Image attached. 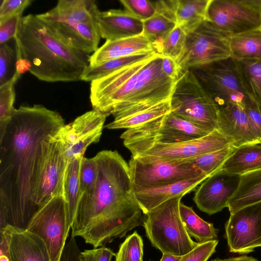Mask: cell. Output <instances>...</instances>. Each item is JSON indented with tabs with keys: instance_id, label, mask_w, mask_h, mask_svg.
Masks as SVG:
<instances>
[{
	"instance_id": "1",
	"label": "cell",
	"mask_w": 261,
	"mask_h": 261,
	"mask_svg": "<svg viewBox=\"0 0 261 261\" xmlns=\"http://www.w3.org/2000/svg\"><path fill=\"white\" fill-rule=\"evenodd\" d=\"M64 123L41 105L15 109L0 133V221L25 229L38 210L34 194L51 138Z\"/></svg>"
},
{
	"instance_id": "2",
	"label": "cell",
	"mask_w": 261,
	"mask_h": 261,
	"mask_svg": "<svg viewBox=\"0 0 261 261\" xmlns=\"http://www.w3.org/2000/svg\"><path fill=\"white\" fill-rule=\"evenodd\" d=\"M98 175L93 189L80 198L71 236L80 237L94 248L125 237L143 226L144 214L133 187L128 163L116 150L94 156Z\"/></svg>"
},
{
	"instance_id": "3",
	"label": "cell",
	"mask_w": 261,
	"mask_h": 261,
	"mask_svg": "<svg viewBox=\"0 0 261 261\" xmlns=\"http://www.w3.org/2000/svg\"><path fill=\"white\" fill-rule=\"evenodd\" d=\"M14 39L16 59H22L28 71L39 80L81 81L89 65L90 55L62 42L37 15L22 16Z\"/></svg>"
},
{
	"instance_id": "4",
	"label": "cell",
	"mask_w": 261,
	"mask_h": 261,
	"mask_svg": "<svg viewBox=\"0 0 261 261\" xmlns=\"http://www.w3.org/2000/svg\"><path fill=\"white\" fill-rule=\"evenodd\" d=\"M100 11L93 0H59L37 16L67 45L90 55L99 48Z\"/></svg>"
},
{
	"instance_id": "5",
	"label": "cell",
	"mask_w": 261,
	"mask_h": 261,
	"mask_svg": "<svg viewBox=\"0 0 261 261\" xmlns=\"http://www.w3.org/2000/svg\"><path fill=\"white\" fill-rule=\"evenodd\" d=\"M182 196L162 203L144 215L143 227L152 246L163 253L181 256L199 244L191 239L181 220Z\"/></svg>"
},
{
	"instance_id": "6",
	"label": "cell",
	"mask_w": 261,
	"mask_h": 261,
	"mask_svg": "<svg viewBox=\"0 0 261 261\" xmlns=\"http://www.w3.org/2000/svg\"><path fill=\"white\" fill-rule=\"evenodd\" d=\"M163 56L158 53L140 70L129 96L116 106L114 119L129 116L170 100L177 80L167 76L162 69Z\"/></svg>"
},
{
	"instance_id": "7",
	"label": "cell",
	"mask_w": 261,
	"mask_h": 261,
	"mask_svg": "<svg viewBox=\"0 0 261 261\" xmlns=\"http://www.w3.org/2000/svg\"><path fill=\"white\" fill-rule=\"evenodd\" d=\"M170 106L173 114L210 132L217 129L219 108L192 70L180 73Z\"/></svg>"
},
{
	"instance_id": "8",
	"label": "cell",
	"mask_w": 261,
	"mask_h": 261,
	"mask_svg": "<svg viewBox=\"0 0 261 261\" xmlns=\"http://www.w3.org/2000/svg\"><path fill=\"white\" fill-rule=\"evenodd\" d=\"M231 36L207 20L187 34L182 53L176 61L180 73L230 57Z\"/></svg>"
},
{
	"instance_id": "9",
	"label": "cell",
	"mask_w": 261,
	"mask_h": 261,
	"mask_svg": "<svg viewBox=\"0 0 261 261\" xmlns=\"http://www.w3.org/2000/svg\"><path fill=\"white\" fill-rule=\"evenodd\" d=\"M128 164L134 192L207 177L193 164L184 160L164 161L150 156H132Z\"/></svg>"
},
{
	"instance_id": "10",
	"label": "cell",
	"mask_w": 261,
	"mask_h": 261,
	"mask_svg": "<svg viewBox=\"0 0 261 261\" xmlns=\"http://www.w3.org/2000/svg\"><path fill=\"white\" fill-rule=\"evenodd\" d=\"M211 133L170 112L141 125L126 129L120 138L123 143L170 144L195 140Z\"/></svg>"
},
{
	"instance_id": "11",
	"label": "cell",
	"mask_w": 261,
	"mask_h": 261,
	"mask_svg": "<svg viewBox=\"0 0 261 261\" xmlns=\"http://www.w3.org/2000/svg\"><path fill=\"white\" fill-rule=\"evenodd\" d=\"M192 70L219 108L231 103L243 107L250 97L241 83L236 61L231 57Z\"/></svg>"
},
{
	"instance_id": "12",
	"label": "cell",
	"mask_w": 261,
	"mask_h": 261,
	"mask_svg": "<svg viewBox=\"0 0 261 261\" xmlns=\"http://www.w3.org/2000/svg\"><path fill=\"white\" fill-rule=\"evenodd\" d=\"M70 229L63 196H56L39 208L25 228L43 240L50 261L60 260Z\"/></svg>"
},
{
	"instance_id": "13",
	"label": "cell",
	"mask_w": 261,
	"mask_h": 261,
	"mask_svg": "<svg viewBox=\"0 0 261 261\" xmlns=\"http://www.w3.org/2000/svg\"><path fill=\"white\" fill-rule=\"evenodd\" d=\"M206 20L232 36L261 28V0H210Z\"/></svg>"
},
{
	"instance_id": "14",
	"label": "cell",
	"mask_w": 261,
	"mask_h": 261,
	"mask_svg": "<svg viewBox=\"0 0 261 261\" xmlns=\"http://www.w3.org/2000/svg\"><path fill=\"white\" fill-rule=\"evenodd\" d=\"M133 156H150L164 161L179 160L194 158L216 151L231 144L218 129L195 140L182 142L123 143Z\"/></svg>"
},
{
	"instance_id": "15",
	"label": "cell",
	"mask_w": 261,
	"mask_h": 261,
	"mask_svg": "<svg viewBox=\"0 0 261 261\" xmlns=\"http://www.w3.org/2000/svg\"><path fill=\"white\" fill-rule=\"evenodd\" d=\"M153 56L91 82L90 99L93 109L107 117L111 115L131 93L140 70Z\"/></svg>"
},
{
	"instance_id": "16",
	"label": "cell",
	"mask_w": 261,
	"mask_h": 261,
	"mask_svg": "<svg viewBox=\"0 0 261 261\" xmlns=\"http://www.w3.org/2000/svg\"><path fill=\"white\" fill-rule=\"evenodd\" d=\"M106 117L100 111L93 109L60 128L53 138L62 143L68 161L84 156L90 145L99 141Z\"/></svg>"
},
{
	"instance_id": "17",
	"label": "cell",
	"mask_w": 261,
	"mask_h": 261,
	"mask_svg": "<svg viewBox=\"0 0 261 261\" xmlns=\"http://www.w3.org/2000/svg\"><path fill=\"white\" fill-rule=\"evenodd\" d=\"M225 230L230 252L247 254L261 247V202L230 214Z\"/></svg>"
},
{
	"instance_id": "18",
	"label": "cell",
	"mask_w": 261,
	"mask_h": 261,
	"mask_svg": "<svg viewBox=\"0 0 261 261\" xmlns=\"http://www.w3.org/2000/svg\"><path fill=\"white\" fill-rule=\"evenodd\" d=\"M68 162L62 143L53 136L39 171L35 191L34 203L38 210L53 198L64 196Z\"/></svg>"
},
{
	"instance_id": "19",
	"label": "cell",
	"mask_w": 261,
	"mask_h": 261,
	"mask_svg": "<svg viewBox=\"0 0 261 261\" xmlns=\"http://www.w3.org/2000/svg\"><path fill=\"white\" fill-rule=\"evenodd\" d=\"M241 175L220 170L205 179L195 192L197 207L209 215L221 211L238 188Z\"/></svg>"
},
{
	"instance_id": "20",
	"label": "cell",
	"mask_w": 261,
	"mask_h": 261,
	"mask_svg": "<svg viewBox=\"0 0 261 261\" xmlns=\"http://www.w3.org/2000/svg\"><path fill=\"white\" fill-rule=\"evenodd\" d=\"M217 129L236 147L261 144L250 126L244 108L238 103L219 108Z\"/></svg>"
},
{
	"instance_id": "21",
	"label": "cell",
	"mask_w": 261,
	"mask_h": 261,
	"mask_svg": "<svg viewBox=\"0 0 261 261\" xmlns=\"http://www.w3.org/2000/svg\"><path fill=\"white\" fill-rule=\"evenodd\" d=\"M98 25L101 38L115 40L143 34V21L125 10L111 9L100 11Z\"/></svg>"
},
{
	"instance_id": "22",
	"label": "cell",
	"mask_w": 261,
	"mask_h": 261,
	"mask_svg": "<svg viewBox=\"0 0 261 261\" xmlns=\"http://www.w3.org/2000/svg\"><path fill=\"white\" fill-rule=\"evenodd\" d=\"M156 53L151 43L141 35L115 40H108L90 55L89 65L135 55Z\"/></svg>"
},
{
	"instance_id": "23",
	"label": "cell",
	"mask_w": 261,
	"mask_h": 261,
	"mask_svg": "<svg viewBox=\"0 0 261 261\" xmlns=\"http://www.w3.org/2000/svg\"><path fill=\"white\" fill-rule=\"evenodd\" d=\"M175 1H154L155 14L143 21V34L151 43L158 54L164 40L177 26L175 15Z\"/></svg>"
},
{
	"instance_id": "24",
	"label": "cell",
	"mask_w": 261,
	"mask_h": 261,
	"mask_svg": "<svg viewBox=\"0 0 261 261\" xmlns=\"http://www.w3.org/2000/svg\"><path fill=\"white\" fill-rule=\"evenodd\" d=\"M10 251L12 261H50L47 247L41 238L13 225Z\"/></svg>"
},
{
	"instance_id": "25",
	"label": "cell",
	"mask_w": 261,
	"mask_h": 261,
	"mask_svg": "<svg viewBox=\"0 0 261 261\" xmlns=\"http://www.w3.org/2000/svg\"><path fill=\"white\" fill-rule=\"evenodd\" d=\"M208 177L191 178L163 187L135 192L144 215L154 207L174 197L184 196L193 191Z\"/></svg>"
},
{
	"instance_id": "26",
	"label": "cell",
	"mask_w": 261,
	"mask_h": 261,
	"mask_svg": "<svg viewBox=\"0 0 261 261\" xmlns=\"http://www.w3.org/2000/svg\"><path fill=\"white\" fill-rule=\"evenodd\" d=\"M261 202V168L241 175L237 190L227 203L230 214Z\"/></svg>"
},
{
	"instance_id": "27",
	"label": "cell",
	"mask_w": 261,
	"mask_h": 261,
	"mask_svg": "<svg viewBox=\"0 0 261 261\" xmlns=\"http://www.w3.org/2000/svg\"><path fill=\"white\" fill-rule=\"evenodd\" d=\"M261 168V144H248L237 147L221 170L242 175Z\"/></svg>"
},
{
	"instance_id": "28",
	"label": "cell",
	"mask_w": 261,
	"mask_h": 261,
	"mask_svg": "<svg viewBox=\"0 0 261 261\" xmlns=\"http://www.w3.org/2000/svg\"><path fill=\"white\" fill-rule=\"evenodd\" d=\"M210 0H176L175 15L177 26L187 34L206 19Z\"/></svg>"
},
{
	"instance_id": "29",
	"label": "cell",
	"mask_w": 261,
	"mask_h": 261,
	"mask_svg": "<svg viewBox=\"0 0 261 261\" xmlns=\"http://www.w3.org/2000/svg\"><path fill=\"white\" fill-rule=\"evenodd\" d=\"M179 212L185 229L191 238H194L199 243L217 240L219 229L213 223L198 216L192 207L180 202Z\"/></svg>"
},
{
	"instance_id": "30",
	"label": "cell",
	"mask_w": 261,
	"mask_h": 261,
	"mask_svg": "<svg viewBox=\"0 0 261 261\" xmlns=\"http://www.w3.org/2000/svg\"><path fill=\"white\" fill-rule=\"evenodd\" d=\"M230 57L235 60L261 59V28L231 36Z\"/></svg>"
},
{
	"instance_id": "31",
	"label": "cell",
	"mask_w": 261,
	"mask_h": 261,
	"mask_svg": "<svg viewBox=\"0 0 261 261\" xmlns=\"http://www.w3.org/2000/svg\"><path fill=\"white\" fill-rule=\"evenodd\" d=\"M84 156H78L68 161L64 182V196L67 202L69 226H71L76 212L80 193V170Z\"/></svg>"
},
{
	"instance_id": "32",
	"label": "cell",
	"mask_w": 261,
	"mask_h": 261,
	"mask_svg": "<svg viewBox=\"0 0 261 261\" xmlns=\"http://www.w3.org/2000/svg\"><path fill=\"white\" fill-rule=\"evenodd\" d=\"M235 61L245 92L248 96L261 106V59Z\"/></svg>"
},
{
	"instance_id": "33",
	"label": "cell",
	"mask_w": 261,
	"mask_h": 261,
	"mask_svg": "<svg viewBox=\"0 0 261 261\" xmlns=\"http://www.w3.org/2000/svg\"><path fill=\"white\" fill-rule=\"evenodd\" d=\"M156 53L135 55L111 60L95 66L89 65L84 72L81 81L91 82L101 79L128 65L148 59Z\"/></svg>"
},
{
	"instance_id": "34",
	"label": "cell",
	"mask_w": 261,
	"mask_h": 261,
	"mask_svg": "<svg viewBox=\"0 0 261 261\" xmlns=\"http://www.w3.org/2000/svg\"><path fill=\"white\" fill-rule=\"evenodd\" d=\"M171 112L170 100L129 116L114 119L104 126L108 129H130L146 123Z\"/></svg>"
},
{
	"instance_id": "35",
	"label": "cell",
	"mask_w": 261,
	"mask_h": 261,
	"mask_svg": "<svg viewBox=\"0 0 261 261\" xmlns=\"http://www.w3.org/2000/svg\"><path fill=\"white\" fill-rule=\"evenodd\" d=\"M236 148L230 144L216 151L182 160L193 164L208 177L221 169L225 162Z\"/></svg>"
},
{
	"instance_id": "36",
	"label": "cell",
	"mask_w": 261,
	"mask_h": 261,
	"mask_svg": "<svg viewBox=\"0 0 261 261\" xmlns=\"http://www.w3.org/2000/svg\"><path fill=\"white\" fill-rule=\"evenodd\" d=\"M21 74L15 71L14 75L0 86V133H3L15 109L14 85Z\"/></svg>"
},
{
	"instance_id": "37",
	"label": "cell",
	"mask_w": 261,
	"mask_h": 261,
	"mask_svg": "<svg viewBox=\"0 0 261 261\" xmlns=\"http://www.w3.org/2000/svg\"><path fill=\"white\" fill-rule=\"evenodd\" d=\"M143 242L135 231L120 245L115 255V261H142Z\"/></svg>"
},
{
	"instance_id": "38",
	"label": "cell",
	"mask_w": 261,
	"mask_h": 261,
	"mask_svg": "<svg viewBox=\"0 0 261 261\" xmlns=\"http://www.w3.org/2000/svg\"><path fill=\"white\" fill-rule=\"evenodd\" d=\"M186 36L185 31L176 26L164 40L158 54L176 61L182 53Z\"/></svg>"
},
{
	"instance_id": "39",
	"label": "cell",
	"mask_w": 261,
	"mask_h": 261,
	"mask_svg": "<svg viewBox=\"0 0 261 261\" xmlns=\"http://www.w3.org/2000/svg\"><path fill=\"white\" fill-rule=\"evenodd\" d=\"M97 175L98 167L95 157L87 158L83 156L79 176L80 198L84 193L93 189L96 184Z\"/></svg>"
},
{
	"instance_id": "40",
	"label": "cell",
	"mask_w": 261,
	"mask_h": 261,
	"mask_svg": "<svg viewBox=\"0 0 261 261\" xmlns=\"http://www.w3.org/2000/svg\"><path fill=\"white\" fill-rule=\"evenodd\" d=\"M120 2L125 11L142 21L152 17L156 12L154 2L146 0H120Z\"/></svg>"
},
{
	"instance_id": "41",
	"label": "cell",
	"mask_w": 261,
	"mask_h": 261,
	"mask_svg": "<svg viewBox=\"0 0 261 261\" xmlns=\"http://www.w3.org/2000/svg\"><path fill=\"white\" fill-rule=\"evenodd\" d=\"M217 240L199 243L191 252L181 256L179 261H207L215 252Z\"/></svg>"
},
{
	"instance_id": "42",
	"label": "cell",
	"mask_w": 261,
	"mask_h": 261,
	"mask_svg": "<svg viewBox=\"0 0 261 261\" xmlns=\"http://www.w3.org/2000/svg\"><path fill=\"white\" fill-rule=\"evenodd\" d=\"M32 0H1L0 22L14 16L22 14Z\"/></svg>"
},
{
	"instance_id": "43",
	"label": "cell",
	"mask_w": 261,
	"mask_h": 261,
	"mask_svg": "<svg viewBox=\"0 0 261 261\" xmlns=\"http://www.w3.org/2000/svg\"><path fill=\"white\" fill-rule=\"evenodd\" d=\"M243 108L252 130L261 142V106L249 97Z\"/></svg>"
},
{
	"instance_id": "44",
	"label": "cell",
	"mask_w": 261,
	"mask_h": 261,
	"mask_svg": "<svg viewBox=\"0 0 261 261\" xmlns=\"http://www.w3.org/2000/svg\"><path fill=\"white\" fill-rule=\"evenodd\" d=\"M16 54L7 43L0 44V86L5 84L11 77L10 68Z\"/></svg>"
},
{
	"instance_id": "45",
	"label": "cell",
	"mask_w": 261,
	"mask_h": 261,
	"mask_svg": "<svg viewBox=\"0 0 261 261\" xmlns=\"http://www.w3.org/2000/svg\"><path fill=\"white\" fill-rule=\"evenodd\" d=\"M22 17L19 14L0 22V44L15 38Z\"/></svg>"
},
{
	"instance_id": "46",
	"label": "cell",
	"mask_w": 261,
	"mask_h": 261,
	"mask_svg": "<svg viewBox=\"0 0 261 261\" xmlns=\"http://www.w3.org/2000/svg\"><path fill=\"white\" fill-rule=\"evenodd\" d=\"M116 254L105 246L85 250L80 253V261H111Z\"/></svg>"
},
{
	"instance_id": "47",
	"label": "cell",
	"mask_w": 261,
	"mask_h": 261,
	"mask_svg": "<svg viewBox=\"0 0 261 261\" xmlns=\"http://www.w3.org/2000/svg\"><path fill=\"white\" fill-rule=\"evenodd\" d=\"M12 225L8 224L0 229V261H12L10 251V242Z\"/></svg>"
},
{
	"instance_id": "48",
	"label": "cell",
	"mask_w": 261,
	"mask_h": 261,
	"mask_svg": "<svg viewBox=\"0 0 261 261\" xmlns=\"http://www.w3.org/2000/svg\"><path fill=\"white\" fill-rule=\"evenodd\" d=\"M80 252L75 237L71 236L65 246L60 261H80Z\"/></svg>"
},
{
	"instance_id": "49",
	"label": "cell",
	"mask_w": 261,
	"mask_h": 261,
	"mask_svg": "<svg viewBox=\"0 0 261 261\" xmlns=\"http://www.w3.org/2000/svg\"><path fill=\"white\" fill-rule=\"evenodd\" d=\"M162 69L163 72L170 78L177 80L180 75L176 62L174 59L163 56Z\"/></svg>"
},
{
	"instance_id": "50",
	"label": "cell",
	"mask_w": 261,
	"mask_h": 261,
	"mask_svg": "<svg viewBox=\"0 0 261 261\" xmlns=\"http://www.w3.org/2000/svg\"><path fill=\"white\" fill-rule=\"evenodd\" d=\"M212 261H258L256 258L252 256L247 255H242L238 257H232L225 259H220L219 258L212 260Z\"/></svg>"
},
{
	"instance_id": "51",
	"label": "cell",
	"mask_w": 261,
	"mask_h": 261,
	"mask_svg": "<svg viewBox=\"0 0 261 261\" xmlns=\"http://www.w3.org/2000/svg\"><path fill=\"white\" fill-rule=\"evenodd\" d=\"M181 256L164 253L160 261H179Z\"/></svg>"
},
{
	"instance_id": "52",
	"label": "cell",
	"mask_w": 261,
	"mask_h": 261,
	"mask_svg": "<svg viewBox=\"0 0 261 261\" xmlns=\"http://www.w3.org/2000/svg\"></svg>"
}]
</instances>
